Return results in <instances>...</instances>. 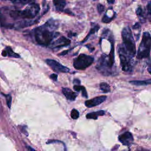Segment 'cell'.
<instances>
[{"mask_svg":"<svg viewBox=\"0 0 151 151\" xmlns=\"http://www.w3.org/2000/svg\"><path fill=\"white\" fill-rule=\"evenodd\" d=\"M99 29H100V26H99L97 24L92 23V28H91V29H90V30L89 34L87 35V36H86V37H85V38L81 41V44H82V43H84V42H86V41H87V40L90 38V37L92 35H93V34H95L96 32H97L98 30H99Z\"/></svg>","mask_w":151,"mask_h":151,"instance_id":"5bb4252c","label":"cell"},{"mask_svg":"<svg viewBox=\"0 0 151 151\" xmlns=\"http://www.w3.org/2000/svg\"><path fill=\"white\" fill-rule=\"evenodd\" d=\"M147 10V15L149 17V19L151 23V1L148 4L146 7Z\"/></svg>","mask_w":151,"mask_h":151,"instance_id":"603a6c76","label":"cell"},{"mask_svg":"<svg viewBox=\"0 0 151 151\" xmlns=\"http://www.w3.org/2000/svg\"><path fill=\"white\" fill-rule=\"evenodd\" d=\"M71 41L70 39L66 38L65 37H61L58 38L53 43V47L59 49L61 47H66L70 45Z\"/></svg>","mask_w":151,"mask_h":151,"instance_id":"8fae6325","label":"cell"},{"mask_svg":"<svg viewBox=\"0 0 151 151\" xmlns=\"http://www.w3.org/2000/svg\"><path fill=\"white\" fill-rule=\"evenodd\" d=\"M50 77H51V79H52L53 80L56 81V80H57V74H52L50 76Z\"/></svg>","mask_w":151,"mask_h":151,"instance_id":"4dcf8cb0","label":"cell"},{"mask_svg":"<svg viewBox=\"0 0 151 151\" xmlns=\"http://www.w3.org/2000/svg\"><path fill=\"white\" fill-rule=\"evenodd\" d=\"M151 49V35L148 31L143 33L142 41L137 53L138 59L146 58L149 57Z\"/></svg>","mask_w":151,"mask_h":151,"instance_id":"5b68a950","label":"cell"},{"mask_svg":"<svg viewBox=\"0 0 151 151\" xmlns=\"http://www.w3.org/2000/svg\"><path fill=\"white\" fill-rule=\"evenodd\" d=\"M58 27L57 21L51 18L44 26L36 28L34 30V38L37 44L44 46L50 45L54 39L60 35L59 33L54 31Z\"/></svg>","mask_w":151,"mask_h":151,"instance_id":"6da1fadb","label":"cell"},{"mask_svg":"<svg viewBox=\"0 0 151 151\" xmlns=\"http://www.w3.org/2000/svg\"><path fill=\"white\" fill-rule=\"evenodd\" d=\"M104 112L103 111H99L96 112H92L86 115V118L89 119H97L98 117L100 116H103L104 115Z\"/></svg>","mask_w":151,"mask_h":151,"instance_id":"9a60e30c","label":"cell"},{"mask_svg":"<svg viewBox=\"0 0 151 151\" xmlns=\"http://www.w3.org/2000/svg\"><path fill=\"white\" fill-rule=\"evenodd\" d=\"M115 16H113V17H108V15H107V14L106 13L103 15V18L102 19V21L104 23H106V24L107 23H109L110 22H111V21H112L113 19V18L115 17Z\"/></svg>","mask_w":151,"mask_h":151,"instance_id":"44dd1931","label":"cell"},{"mask_svg":"<svg viewBox=\"0 0 151 151\" xmlns=\"http://www.w3.org/2000/svg\"><path fill=\"white\" fill-rule=\"evenodd\" d=\"M46 62L48 65L52 69L53 71L57 73H68L70 72V69L67 67L63 66L58 61L52 60V59H47Z\"/></svg>","mask_w":151,"mask_h":151,"instance_id":"ba28073f","label":"cell"},{"mask_svg":"<svg viewBox=\"0 0 151 151\" xmlns=\"http://www.w3.org/2000/svg\"><path fill=\"white\" fill-rule=\"evenodd\" d=\"M71 117L73 119H77L79 117V112L76 109H73L71 112Z\"/></svg>","mask_w":151,"mask_h":151,"instance_id":"7402d4cb","label":"cell"},{"mask_svg":"<svg viewBox=\"0 0 151 151\" xmlns=\"http://www.w3.org/2000/svg\"><path fill=\"white\" fill-rule=\"evenodd\" d=\"M40 6L37 4H31L23 11H12L10 12V16L15 19L21 18L24 19H33L39 13Z\"/></svg>","mask_w":151,"mask_h":151,"instance_id":"277c9868","label":"cell"},{"mask_svg":"<svg viewBox=\"0 0 151 151\" xmlns=\"http://www.w3.org/2000/svg\"><path fill=\"white\" fill-rule=\"evenodd\" d=\"M129 83L135 86H146L151 84V79L146 80H132Z\"/></svg>","mask_w":151,"mask_h":151,"instance_id":"2e32d148","label":"cell"},{"mask_svg":"<svg viewBox=\"0 0 151 151\" xmlns=\"http://www.w3.org/2000/svg\"><path fill=\"white\" fill-rule=\"evenodd\" d=\"M6 101H7V104L8 107L9 108L11 107V102H12V97L11 96V95H6Z\"/></svg>","mask_w":151,"mask_h":151,"instance_id":"d4e9b609","label":"cell"},{"mask_svg":"<svg viewBox=\"0 0 151 151\" xmlns=\"http://www.w3.org/2000/svg\"><path fill=\"white\" fill-rule=\"evenodd\" d=\"M62 92L63 95L66 96L67 99L70 101H74L77 96V94L76 93L73 92L71 89L68 88H63Z\"/></svg>","mask_w":151,"mask_h":151,"instance_id":"7c38bea8","label":"cell"},{"mask_svg":"<svg viewBox=\"0 0 151 151\" xmlns=\"http://www.w3.org/2000/svg\"><path fill=\"white\" fill-rule=\"evenodd\" d=\"M2 55L4 56V57H6L7 56V53L6 51V50H4L2 52Z\"/></svg>","mask_w":151,"mask_h":151,"instance_id":"d6a6232c","label":"cell"},{"mask_svg":"<svg viewBox=\"0 0 151 151\" xmlns=\"http://www.w3.org/2000/svg\"><path fill=\"white\" fill-rule=\"evenodd\" d=\"M81 92V95H82L83 97H86V98L88 97V93H87V92H86V90L85 88H84Z\"/></svg>","mask_w":151,"mask_h":151,"instance_id":"83f0119b","label":"cell"},{"mask_svg":"<svg viewBox=\"0 0 151 151\" xmlns=\"http://www.w3.org/2000/svg\"><path fill=\"white\" fill-rule=\"evenodd\" d=\"M53 4L56 9L58 11H64V7L66 5L65 0H53Z\"/></svg>","mask_w":151,"mask_h":151,"instance_id":"4fadbf2b","label":"cell"},{"mask_svg":"<svg viewBox=\"0 0 151 151\" xmlns=\"http://www.w3.org/2000/svg\"><path fill=\"white\" fill-rule=\"evenodd\" d=\"M104 8H105V7H104L103 4H97V11H98V13H99L100 14H101L104 11Z\"/></svg>","mask_w":151,"mask_h":151,"instance_id":"484cf974","label":"cell"},{"mask_svg":"<svg viewBox=\"0 0 151 151\" xmlns=\"http://www.w3.org/2000/svg\"><path fill=\"white\" fill-rule=\"evenodd\" d=\"M35 0H19V3L23 5L24 4H31L34 3Z\"/></svg>","mask_w":151,"mask_h":151,"instance_id":"cb8c5ba5","label":"cell"},{"mask_svg":"<svg viewBox=\"0 0 151 151\" xmlns=\"http://www.w3.org/2000/svg\"><path fill=\"white\" fill-rule=\"evenodd\" d=\"M100 90L103 93H109L111 92L110 86L106 83H102L100 84Z\"/></svg>","mask_w":151,"mask_h":151,"instance_id":"d6986e66","label":"cell"},{"mask_svg":"<svg viewBox=\"0 0 151 151\" xmlns=\"http://www.w3.org/2000/svg\"><path fill=\"white\" fill-rule=\"evenodd\" d=\"M136 14L138 16V17L139 18V19H140L141 23H143L145 22V21H146L145 16L143 14L144 12H143V10L141 6H139L137 8V9L136 10Z\"/></svg>","mask_w":151,"mask_h":151,"instance_id":"e0dca14e","label":"cell"},{"mask_svg":"<svg viewBox=\"0 0 151 151\" xmlns=\"http://www.w3.org/2000/svg\"><path fill=\"white\" fill-rule=\"evenodd\" d=\"M27 148H28V149H29L30 151H37V150H35L34 149H33V148H31V147H30V146H27Z\"/></svg>","mask_w":151,"mask_h":151,"instance_id":"836d02e7","label":"cell"},{"mask_svg":"<svg viewBox=\"0 0 151 151\" xmlns=\"http://www.w3.org/2000/svg\"><path fill=\"white\" fill-rule=\"evenodd\" d=\"M142 1H145V0H142Z\"/></svg>","mask_w":151,"mask_h":151,"instance_id":"f35d334b","label":"cell"},{"mask_svg":"<svg viewBox=\"0 0 151 151\" xmlns=\"http://www.w3.org/2000/svg\"><path fill=\"white\" fill-rule=\"evenodd\" d=\"M141 24L139 23H136L132 27V29L134 30H139V29H141Z\"/></svg>","mask_w":151,"mask_h":151,"instance_id":"f1b7e54d","label":"cell"},{"mask_svg":"<svg viewBox=\"0 0 151 151\" xmlns=\"http://www.w3.org/2000/svg\"><path fill=\"white\" fill-rule=\"evenodd\" d=\"M122 37L123 47L129 55L132 57H134L136 52V45L132 31L130 27L126 26L123 28L122 31Z\"/></svg>","mask_w":151,"mask_h":151,"instance_id":"3957f363","label":"cell"},{"mask_svg":"<svg viewBox=\"0 0 151 151\" xmlns=\"http://www.w3.org/2000/svg\"><path fill=\"white\" fill-rule=\"evenodd\" d=\"M118 53L120 60V65L123 71L128 72L132 69V57L125 50L122 45L118 46Z\"/></svg>","mask_w":151,"mask_h":151,"instance_id":"8992f818","label":"cell"},{"mask_svg":"<svg viewBox=\"0 0 151 151\" xmlns=\"http://www.w3.org/2000/svg\"><path fill=\"white\" fill-rule=\"evenodd\" d=\"M5 50H6V51L7 53V56H9L10 57H15V58H19L20 57L19 55L14 53L10 47H7Z\"/></svg>","mask_w":151,"mask_h":151,"instance_id":"ffe728a7","label":"cell"},{"mask_svg":"<svg viewBox=\"0 0 151 151\" xmlns=\"http://www.w3.org/2000/svg\"><path fill=\"white\" fill-rule=\"evenodd\" d=\"M94 61V58L84 54H80L73 61V66L77 70H85Z\"/></svg>","mask_w":151,"mask_h":151,"instance_id":"52a82bcc","label":"cell"},{"mask_svg":"<svg viewBox=\"0 0 151 151\" xmlns=\"http://www.w3.org/2000/svg\"><path fill=\"white\" fill-rule=\"evenodd\" d=\"M148 72L151 74V63L150 64V66H149V68H148Z\"/></svg>","mask_w":151,"mask_h":151,"instance_id":"74e56055","label":"cell"},{"mask_svg":"<svg viewBox=\"0 0 151 151\" xmlns=\"http://www.w3.org/2000/svg\"><path fill=\"white\" fill-rule=\"evenodd\" d=\"M74 83H77V84H79L80 83V81L79 80H78V79H75L74 80Z\"/></svg>","mask_w":151,"mask_h":151,"instance_id":"d590c367","label":"cell"},{"mask_svg":"<svg viewBox=\"0 0 151 151\" xmlns=\"http://www.w3.org/2000/svg\"><path fill=\"white\" fill-rule=\"evenodd\" d=\"M93 1H96V0H93Z\"/></svg>","mask_w":151,"mask_h":151,"instance_id":"ab89813d","label":"cell"},{"mask_svg":"<svg viewBox=\"0 0 151 151\" xmlns=\"http://www.w3.org/2000/svg\"><path fill=\"white\" fill-rule=\"evenodd\" d=\"M36 22L34 21H22V22H20L18 23V26L21 28H23V27H29L31 26L33 24H35Z\"/></svg>","mask_w":151,"mask_h":151,"instance_id":"ac0fdd59","label":"cell"},{"mask_svg":"<svg viewBox=\"0 0 151 151\" xmlns=\"http://www.w3.org/2000/svg\"><path fill=\"white\" fill-rule=\"evenodd\" d=\"M119 141L123 145L129 146L134 142V137L131 132H126L119 136Z\"/></svg>","mask_w":151,"mask_h":151,"instance_id":"9c48e42d","label":"cell"},{"mask_svg":"<svg viewBox=\"0 0 151 151\" xmlns=\"http://www.w3.org/2000/svg\"><path fill=\"white\" fill-rule=\"evenodd\" d=\"M136 151H149L148 150H146L145 149H139Z\"/></svg>","mask_w":151,"mask_h":151,"instance_id":"8d00e7d4","label":"cell"},{"mask_svg":"<svg viewBox=\"0 0 151 151\" xmlns=\"http://www.w3.org/2000/svg\"><path fill=\"white\" fill-rule=\"evenodd\" d=\"M84 86H80L79 84H77V85H74V89L75 91L76 92H80L82 90V89L84 88Z\"/></svg>","mask_w":151,"mask_h":151,"instance_id":"4316f807","label":"cell"},{"mask_svg":"<svg viewBox=\"0 0 151 151\" xmlns=\"http://www.w3.org/2000/svg\"><path fill=\"white\" fill-rule=\"evenodd\" d=\"M106 99V96H101L96 97L90 100H86L85 102V105H86V106H87L88 107H95V106L99 105V104L102 103L103 102H104Z\"/></svg>","mask_w":151,"mask_h":151,"instance_id":"30bf717a","label":"cell"},{"mask_svg":"<svg viewBox=\"0 0 151 151\" xmlns=\"http://www.w3.org/2000/svg\"><path fill=\"white\" fill-rule=\"evenodd\" d=\"M4 17L3 15L1 10H0V24H4Z\"/></svg>","mask_w":151,"mask_h":151,"instance_id":"f546056e","label":"cell"},{"mask_svg":"<svg viewBox=\"0 0 151 151\" xmlns=\"http://www.w3.org/2000/svg\"><path fill=\"white\" fill-rule=\"evenodd\" d=\"M107 3H108L109 4H113L115 3V0H107Z\"/></svg>","mask_w":151,"mask_h":151,"instance_id":"1f68e13d","label":"cell"},{"mask_svg":"<svg viewBox=\"0 0 151 151\" xmlns=\"http://www.w3.org/2000/svg\"><path fill=\"white\" fill-rule=\"evenodd\" d=\"M115 63V47L111 46V50L108 56L102 54L98 60L96 65L97 69L103 75L112 74V69Z\"/></svg>","mask_w":151,"mask_h":151,"instance_id":"7a4b0ae2","label":"cell"},{"mask_svg":"<svg viewBox=\"0 0 151 151\" xmlns=\"http://www.w3.org/2000/svg\"><path fill=\"white\" fill-rule=\"evenodd\" d=\"M68 51H69V50H67V51H64L62 52L61 53H60V56H63V55H65L66 54H67V53H68Z\"/></svg>","mask_w":151,"mask_h":151,"instance_id":"e575fe53","label":"cell"}]
</instances>
